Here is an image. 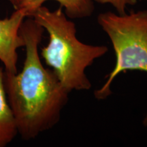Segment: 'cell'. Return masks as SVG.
<instances>
[{"label":"cell","instance_id":"6da1fadb","mask_svg":"<svg viewBox=\"0 0 147 147\" xmlns=\"http://www.w3.org/2000/svg\"><path fill=\"white\" fill-rule=\"evenodd\" d=\"M27 18L20 28L25 48L23 69L16 74L4 71L3 85L18 134L30 140L58 123L69 93L40 59L38 49L45 29L32 17Z\"/></svg>","mask_w":147,"mask_h":147},{"label":"cell","instance_id":"7a4b0ae2","mask_svg":"<svg viewBox=\"0 0 147 147\" xmlns=\"http://www.w3.org/2000/svg\"><path fill=\"white\" fill-rule=\"evenodd\" d=\"M30 17L49 34V43L42 49L41 56L63 87L69 93L91 89L92 84L86 69L105 55L108 48L87 45L79 40L75 23L61 6L51 10L42 5Z\"/></svg>","mask_w":147,"mask_h":147},{"label":"cell","instance_id":"3957f363","mask_svg":"<svg viewBox=\"0 0 147 147\" xmlns=\"http://www.w3.org/2000/svg\"><path fill=\"white\" fill-rule=\"evenodd\" d=\"M97 22L109 38L116 58L106 81L94 91L97 100H104L112 94V83L119 74L134 70L147 73V10L123 14L103 12ZM143 123L147 126V113Z\"/></svg>","mask_w":147,"mask_h":147},{"label":"cell","instance_id":"277c9868","mask_svg":"<svg viewBox=\"0 0 147 147\" xmlns=\"http://www.w3.org/2000/svg\"><path fill=\"white\" fill-rule=\"evenodd\" d=\"M26 18L25 10L18 8L10 17L0 20V61L7 72L17 73V51L25 47V40L20 33V28Z\"/></svg>","mask_w":147,"mask_h":147},{"label":"cell","instance_id":"5b68a950","mask_svg":"<svg viewBox=\"0 0 147 147\" xmlns=\"http://www.w3.org/2000/svg\"><path fill=\"white\" fill-rule=\"evenodd\" d=\"M48 1H55L63 8L64 12L70 19H82L89 17L95 10L93 0H21L18 8L25 10L27 17Z\"/></svg>","mask_w":147,"mask_h":147},{"label":"cell","instance_id":"8992f818","mask_svg":"<svg viewBox=\"0 0 147 147\" xmlns=\"http://www.w3.org/2000/svg\"><path fill=\"white\" fill-rule=\"evenodd\" d=\"M3 73L0 67V147L6 146L18 134L15 117L5 91Z\"/></svg>","mask_w":147,"mask_h":147},{"label":"cell","instance_id":"52a82bcc","mask_svg":"<svg viewBox=\"0 0 147 147\" xmlns=\"http://www.w3.org/2000/svg\"><path fill=\"white\" fill-rule=\"evenodd\" d=\"M93 1L101 4L111 5L117 11V13L123 14L126 13V9L127 8V7L136 4L138 0H93Z\"/></svg>","mask_w":147,"mask_h":147},{"label":"cell","instance_id":"ba28073f","mask_svg":"<svg viewBox=\"0 0 147 147\" xmlns=\"http://www.w3.org/2000/svg\"><path fill=\"white\" fill-rule=\"evenodd\" d=\"M11 4L13 5V7L15 8V10L19 8V5L21 4V0H8Z\"/></svg>","mask_w":147,"mask_h":147}]
</instances>
